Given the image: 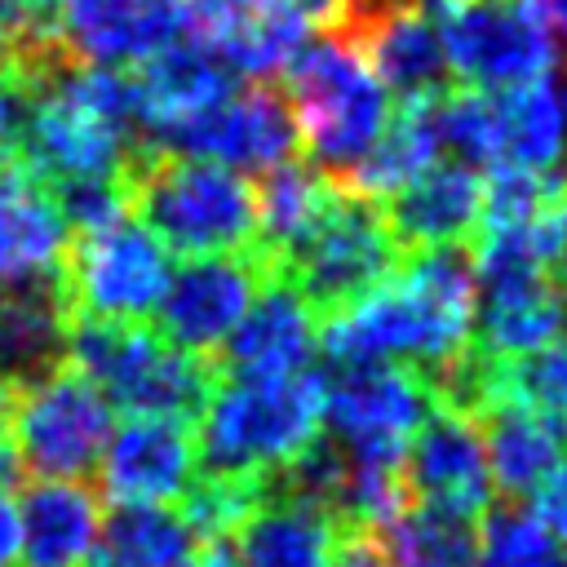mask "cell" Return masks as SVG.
I'll return each mask as SVG.
<instances>
[{
    "label": "cell",
    "instance_id": "6da1fadb",
    "mask_svg": "<svg viewBox=\"0 0 567 567\" xmlns=\"http://www.w3.org/2000/svg\"><path fill=\"white\" fill-rule=\"evenodd\" d=\"M474 266L456 248L408 252L372 292L328 315L319 346L337 368L403 363L439 385L474 350Z\"/></svg>",
    "mask_w": 567,
    "mask_h": 567
},
{
    "label": "cell",
    "instance_id": "7a4b0ae2",
    "mask_svg": "<svg viewBox=\"0 0 567 567\" xmlns=\"http://www.w3.org/2000/svg\"><path fill=\"white\" fill-rule=\"evenodd\" d=\"M22 151L53 190L124 182L142 155L128 80L120 71L66 62L62 53L49 58L31 84Z\"/></svg>",
    "mask_w": 567,
    "mask_h": 567
},
{
    "label": "cell",
    "instance_id": "3957f363",
    "mask_svg": "<svg viewBox=\"0 0 567 567\" xmlns=\"http://www.w3.org/2000/svg\"><path fill=\"white\" fill-rule=\"evenodd\" d=\"M323 434V377L292 372L270 381L217 377L199 412L195 461L204 478L270 483Z\"/></svg>",
    "mask_w": 567,
    "mask_h": 567
},
{
    "label": "cell",
    "instance_id": "277c9868",
    "mask_svg": "<svg viewBox=\"0 0 567 567\" xmlns=\"http://www.w3.org/2000/svg\"><path fill=\"white\" fill-rule=\"evenodd\" d=\"M128 208L177 257L257 248V186L195 155L142 151L124 177Z\"/></svg>",
    "mask_w": 567,
    "mask_h": 567
},
{
    "label": "cell",
    "instance_id": "5b68a950",
    "mask_svg": "<svg viewBox=\"0 0 567 567\" xmlns=\"http://www.w3.org/2000/svg\"><path fill=\"white\" fill-rule=\"evenodd\" d=\"M284 75L297 142L319 173L346 182L390 124V93L368 66L359 35L328 31L323 40L301 44Z\"/></svg>",
    "mask_w": 567,
    "mask_h": 567
},
{
    "label": "cell",
    "instance_id": "8992f818",
    "mask_svg": "<svg viewBox=\"0 0 567 567\" xmlns=\"http://www.w3.org/2000/svg\"><path fill=\"white\" fill-rule=\"evenodd\" d=\"M66 363L80 368L106 394V403L124 408L128 416H177L195 425L217 390V363L177 350L151 323L75 315Z\"/></svg>",
    "mask_w": 567,
    "mask_h": 567
},
{
    "label": "cell",
    "instance_id": "52a82bcc",
    "mask_svg": "<svg viewBox=\"0 0 567 567\" xmlns=\"http://www.w3.org/2000/svg\"><path fill=\"white\" fill-rule=\"evenodd\" d=\"M443 151L474 168L549 173L567 151V89L545 80L483 93L456 89L434 97Z\"/></svg>",
    "mask_w": 567,
    "mask_h": 567
},
{
    "label": "cell",
    "instance_id": "ba28073f",
    "mask_svg": "<svg viewBox=\"0 0 567 567\" xmlns=\"http://www.w3.org/2000/svg\"><path fill=\"white\" fill-rule=\"evenodd\" d=\"M399 261L403 252L390 235L381 199L337 177L319 217L292 244V252L275 266V275L301 292L315 319H328L350 301H359L363 292H372Z\"/></svg>",
    "mask_w": 567,
    "mask_h": 567
},
{
    "label": "cell",
    "instance_id": "9c48e42d",
    "mask_svg": "<svg viewBox=\"0 0 567 567\" xmlns=\"http://www.w3.org/2000/svg\"><path fill=\"white\" fill-rule=\"evenodd\" d=\"M168 248L146 230V221L124 208L97 226L71 230L62 261V288L71 315L142 323L155 315L168 288Z\"/></svg>",
    "mask_w": 567,
    "mask_h": 567
},
{
    "label": "cell",
    "instance_id": "30bf717a",
    "mask_svg": "<svg viewBox=\"0 0 567 567\" xmlns=\"http://www.w3.org/2000/svg\"><path fill=\"white\" fill-rule=\"evenodd\" d=\"M434 27L447 75H456L465 89H518L545 80L558 62L554 27L532 0H439Z\"/></svg>",
    "mask_w": 567,
    "mask_h": 567
},
{
    "label": "cell",
    "instance_id": "8fae6325",
    "mask_svg": "<svg viewBox=\"0 0 567 567\" xmlns=\"http://www.w3.org/2000/svg\"><path fill=\"white\" fill-rule=\"evenodd\" d=\"M111 439L106 394L71 363L13 394L9 443L35 478H84Z\"/></svg>",
    "mask_w": 567,
    "mask_h": 567
},
{
    "label": "cell",
    "instance_id": "7c38bea8",
    "mask_svg": "<svg viewBox=\"0 0 567 567\" xmlns=\"http://www.w3.org/2000/svg\"><path fill=\"white\" fill-rule=\"evenodd\" d=\"M439 408L434 385L403 363L346 368L337 381H323V425L341 452L403 461L408 439Z\"/></svg>",
    "mask_w": 567,
    "mask_h": 567
},
{
    "label": "cell",
    "instance_id": "4fadbf2b",
    "mask_svg": "<svg viewBox=\"0 0 567 567\" xmlns=\"http://www.w3.org/2000/svg\"><path fill=\"white\" fill-rule=\"evenodd\" d=\"M275 270L257 252L186 257L155 306V332L177 350L213 359Z\"/></svg>",
    "mask_w": 567,
    "mask_h": 567
},
{
    "label": "cell",
    "instance_id": "5bb4252c",
    "mask_svg": "<svg viewBox=\"0 0 567 567\" xmlns=\"http://www.w3.org/2000/svg\"><path fill=\"white\" fill-rule=\"evenodd\" d=\"M49 40L66 62L80 66H137L164 44L182 40L186 9L182 0H58Z\"/></svg>",
    "mask_w": 567,
    "mask_h": 567
},
{
    "label": "cell",
    "instance_id": "9a60e30c",
    "mask_svg": "<svg viewBox=\"0 0 567 567\" xmlns=\"http://www.w3.org/2000/svg\"><path fill=\"white\" fill-rule=\"evenodd\" d=\"M292 151H297L292 106L270 84H244V89L230 84L226 97L213 102L168 146V155H195L230 173H270L288 164Z\"/></svg>",
    "mask_w": 567,
    "mask_h": 567
},
{
    "label": "cell",
    "instance_id": "2e32d148",
    "mask_svg": "<svg viewBox=\"0 0 567 567\" xmlns=\"http://www.w3.org/2000/svg\"><path fill=\"white\" fill-rule=\"evenodd\" d=\"M182 9L186 35L248 84L284 75L306 40V22L288 0H182Z\"/></svg>",
    "mask_w": 567,
    "mask_h": 567
},
{
    "label": "cell",
    "instance_id": "e0dca14e",
    "mask_svg": "<svg viewBox=\"0 0 567 567\" xmlns=\"http://www.w3.org/2000/svg\"><path fill=\"white\" fill-rule=\"evenodd\" d=\"M403 483L408 501L483 518V509L496 501V483L474 416L439 403L403 447Z\"/></svg>",
    "mask_w": 567,
    "mask_h": 567
},
{
    "label": "cell",
    "instance_id": "ac0fdd59",
    "mask_svg": "<svg viewBox=\"0 0 567 567\" xmlns=\"http://www.w3.org/2000/svg\"><path fill=\"white\" fill-rule=\"evenodd\" d=\"M97 492L111 505H173L195 483V425L177 416H128L102 447Z\"/></svg>",
    "mask_w": 567,
    "mask_h": 567
},
{
    "label": "cell",
    "instance_id": "d6986e66",
    "mask_svg": "<svg viewBox=\"0 0 567 567\" xmlns=\"http://www.w3.org/2000/svg\"><path fill=\"white\" fill-rule=\"evenodd\" d=\"M124 80L133 97L137 137H146L151 151H168L230 89V71L213 53H204L195 40L164 44L159 53L142 58Z\"/></svg>",
    "mask_w": 567,
    "mask_h": 567
},
{
    "label": "cell",
    "instance_id": "ffe728a7",
    "mask_svg": "<svg viewBox=\"0 0 567 567\" xmlns=\"http://www.w3.org/2000/svg\"><path fill=\"white\" fill-rule=\"evenodd\" d=\"M230 536L239 567H328L354 527L323 501L270 478Z\"/></svg>",
    "mask_w": 567,
    "mask_h": 567
},
{
    "label": "cell",
    "instance_id": "44dd1931",
    "mask_svg": "<svg viewBox=\"0 0 567 567\" xmlns=\"http://www.w3.org/2000/svg\"><path fill=\"white\" fill-rule=\"evenodd\" d=\"M319 346V319L301 301V292L270 275L235 332L221 341L213 354L217 377H239V381H270V377H292L306 372Z\"/></svg>",
    "mask_w": 567,
    "mask_h": 567
},
{
    "label": "cell",
    "instance_id": "7402d4cb",
    "mask_svg": "<svg viewBox=\"0 0 567 567\" xmlns=\"http://www.w3.org/2000/svg\"><path fill=\"white\" fill-rule=\"evenodd\" d=\"M487 182L474 164L439 159L425 173H416L408 186H399L390 199H381L390 235L399 252H425V248H456L470 244L483 217Z\"/></svg>",
    "mask_w": 567,
    "mask_h": 567
},
{
    "label": "cell",
    "instance_id": "603a6c76",
    "mask_svg": "<svg viewBox=\"0 0 567 567\" xmlns=\"http://www.w3.org/2000/svg\"><path fill=\"white\" fill-rule=\"evenodd\" d=\"M71 221L53 186L27 159H0V284L58 279Z\"/></svg>",
    "mask_w": 567,
    "mask_h": 567
},
{
    "label": "cell",
    "instance_id": "cb8c5ba5",
    "mask_svg": "<svg viewBox=\"0 0 567 567\" xmlns=\"http://www.w3.org/2000/svg\"><path fill=\"white\" fill-rule=\"evenodd\" d=\"M71 319L62 275L0 284V381L13 394L66 363Z\"/></svg>",
    "mask_w": 567,
    "mask_h": 567
},
{
    "label": "cell",
    "instance_id": "d4e9b609",
    "mask_svg": "<svg viewBox=\"0 0 567 567\" xmlns=\"http://www.w3.org/2000/svg\"><path fill=\"white\" fill-rule=\"evenodd\" d=\"M106 523L102 492L80 478H35L18 501L22 567H80Z\"/></svg>",
    "mask_w": 567,
    "mask_h": 567
},
{
    "label": "cell",
    "instance_id": "484cf974",
    "mask_svg": "<svg viewBox=\"0 0 567 567\" xmlns=\"http://www.w3.org/2000/svg\"><path fill=\"white\" fill-rule=\"evenodd\" d=\"M368 66L399 102H430L447 93V58L439 27L425 9H368L354 27Z\"/></svg>",
    "mask_w": 567,
    "mask_h": 567
},
{
    "label": "cell",
    "instance_id": "4316f807",
    "mask_svg": "<svg viewBox=\"0 0 567 567\" xmlns=\"http://www.w3.org/2000/svg\"><path fill=\"white\" fill-rule=\"evenodd\" d=\"M474 350L487 359L540 350L567 323L554 275H474Z\"/></svg>",
    "mask_w": 567,
    "mask_h": 567
},
{
    "label": "cell",
    "instance_id": "83f0119b",
    "mask_svg": "<svg viewBox=\"0 0 567 567\" xmlns=\"http://www.w3.org/2000/svg\"><path fill=\"white\" fill-rule=\"evenodd\" d=\"M474 425L483 434V452H487V470L496 492L523 501L532 496L549 470L567 456V430H558L554 421L518 408V403H483L474 412Z\"/></svg>",
    "mask_w": 567,
    "mask_h": 567
},
{
    "label": "cell",
    "instance_id": "f1b7e54d",
    "mask_svg": "<svg viewBox=\"0 0 567 567\" xmlns=\"http://www.w3.org/2000/svg\"><path fill=\"white\" fill-rule=\"evenodd\" d=\"M199 545L195 527L173 505H115L97 545L80 567H182Z\"/></svg>",
    "mask_w": 567,
    "mask_h": 567
},
{
    "label": "cell",
    "instance_id": "f546056e",
    "mask_svg": "<svg viewBox=\"0 0 567 567\" xmlns=\"http://www.w3.org/2000/svg\"><path fill=\"white\" fill-rule=\"evenodd\" d=\"M439 159H443V137H439L434 97L403 102L399 111H390V124L381 128V137L346 182L372 199H390L399 186H408L416 173H425Z\"/></svg>",
    "mask_w": 567,
    "mask_h": 567
},
{
    "label": "cell",
    "instance_id": "4dcf8cb0",
    "mask_svg": "<svg viewBox=\"0 0 567 567\" xmlns=\"http://www.w3.org/2000/svg\"><path fill=\"white\" fill-rule=\"evenodd\" d=\"M478 518L412 501L399 518L377 532L385 567H474Z\"/></svg>",
    "mask_w": 567,
    "mask_h": 567
},
{
    "label": "cell",
    "instance_id": "1f68e13d",
    "mask_svg": "<svg viewBox=\"0 0 567 567\" xmlns=\"http://www.w3.org/2000/svg\"><path fill=\"white\" fill-rule=\"evenodd\" d=\"M474 567H567V545L518 501L487 505L474 532Z\"/></svg>",
    "mask_w": 567,
    "mask_h": 567
},
{
    "label": "cell",
    "instance_id": "d6a6232c",
    "mask_svg": "<svg viewBox=\"0 0 567 567\" xmlns=\"http://www.w3.org/2000/svg\"><path fill=\"white\" fill-rule=\"evenodd\" d=\"M49 58H58V49L49 40V22L44 18H31L13 0H0V66L40 71Z\"/></svg>",
    "mask_w": 567,
    "mask_h": 567
},
{
    "label": "cell",
    "instance_id": "836d02e7",
    "mask_svg": "<svg viewBox=\"0 0 567 567\" xmlns=\"http://www.w3.org/2000/svg\"><path fill=\"white\" fill-rule=\"evenodd\" d=\"M31 84H35V71L0 66V159H13V151L22 146L27 115H31Z\"/></svg>",
    "mask_w": 567,
    "mask_h": 567
},
{
    "label": "cell",
    "instance_id": "e575fe53",
    "mask_svg": "<svg viewBox=\"0 0 567 567\" xmlns=\"http://www.w3.org/2000/svg\"><path fill=\"white\" fill-rule=\"evenodd\" d=\"M297 9V18L319 31H354L359 18L368 13V0H288Z\"/></svg>",
    "mask_w": 567,
    "mask_h": 567
},
{
    "label": "cell",
    "instance_id": "d590c367",
    "mask_svg": "<svg viewBox=\"0 0 567 567\" xmlns=\"http://www.w3.org/2000/svg\"><path fill=\"white\" fill-rule=\"evenodd\" d=\"M532 496H536V509H532V514H536V518L567 545V456L549 470V478H545Z\"/></svg>",
    "mask_w": 567,
    "mask_h": 567
},
{
    "label": "cell",
    "instance_id": "8d00e7d4",
    "mask_svg": "<svg viewBox=\"0 0 567 567\" xmlns=\"http://www.w3.org/2000/svg\"><path fill=\"white\" fill-rule=\"evenodd\" d=\"M328 567H385V554H381V545H377L372 532H354V536L337 549V558H332Z\"/></svg>",
    "mask_w": 567,
    "mask_h": 567
},
{
    "label": "cell",
    "instance_id": "74e56055",
    "mask_svg": "<svg viewBox=\"0 0 567 567\" xmlns=\"http://www.w3.org/2000/svg\"><path fill=\"white\" fill-rule=\"evenodd\" d=\"M182 567H239V558H235V549L226 545V536H213V540H199V545L186 554Z\"/></svg>",
    "mask_w": 567,
    "mask_h": 567
},
{
    "label": "cell",
    "instance_id": "f35d334b",
    "mask_svg": "<svg viewBox=\"0 0 567 567\" xmlns=\"http://www.w3.org/2000/svg\"><path fill=\"white\" fill-rule=\"evenodd\" d=\"M18 563V505L0 492V567Z\"/></svg>",
    "mask_w": 567,
    "mask_h": 567
},
{
    "label": "cell",
    "instance_id": "ab89813d",
    "mask_svg": "<svg viewBox=\"0 0 567 567\" xmlns=\"http://www.w3.org/2000/svg\"><path fill=\"white\" fill-rule=\"evenodd\" d=\"M536 9H540V18L554 27V31H563L567 35V0H532Z\"/></svg>",
    "mask_w": 567,
    "mask_h": 567
},
{
    "label": "cell",
    "instance_id": "60d3db41",
    "mask_svg": "<svg viewBox=\"0 0 567 567\" xmlns=\"http://www.w3.org/2000/svg\"><path fill=\"white\" fill-rule=\"evenodd\" d=\"M9 412H13V390L0 381V434H9Z\"/></svg>",
    "mask_w": 567,
    "mask_h": 567
},
{
    "label": "cell",
    "instance_id": "b9f144b4",
    "mask_svg": "<svg viewBox=\"0 0 567 567\" xmlns=\"http://www.w3.org/2000/svg\"><path fill=\"white\" fill-rule=\"evenodd\" d=\"M13 4H22L31 18H44V22H49V13H53V4H58V0H13Z\"/></svg>",
    "mask_w": 567,
    "mask_h": 567
},
{
    "label": "cell",
    "instance_id": "7bdbcfd3",
    "mask_svg": "<svg viewBox=\"0 0 567 567\" xmlns=\"http://www.w3.org/2000/svg\"><path fill=\"white\" fill-rule=\"evenodd\" d=\"M403 4H416V9H425L430 0H368V9H403Z\"/></svg>",
    "mask_w": 567,
    "mask_h": 567
}]
</instances>
